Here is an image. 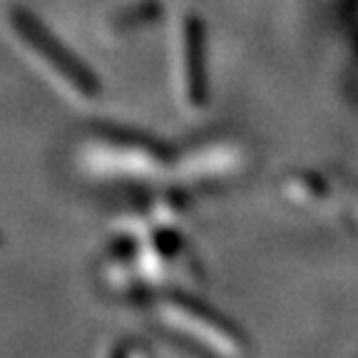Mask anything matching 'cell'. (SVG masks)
Here are the masks:
<instances>
[{"mask_svg": "<svg viewBox=\"0 0 358 358\" xmlns=\"http://www.w3.org/2000/svg\"><path fill=\"white\" fill-rule=\"evenodd\" d=\"M8 33L17 45V50L65 97L75 102H90L100 95V83L92 70L67 50L33 13L25 8H13L8 13Z\"/></svg>", "mask_w": 358, "mask_h": 358, "instance_id": "obj_1", "label": "cell"}, {"mask_svg": "<svg viewBox=\"0 0 358 358\" xmlns=\"http://www.w3.org/2000/svg\"><path fill=\"white\" fill-rule=\"evenodd\" d=\"M78 167L87 177L112 179L134 174L145 167V162H142V152L137 155V150L120 134L92 132L83 137V142L78 145Z\"/></svg>", "mask_w": 358, "mask_h": 358, "instance_id": "obj_2", "label": "cell"}]
</instances>
